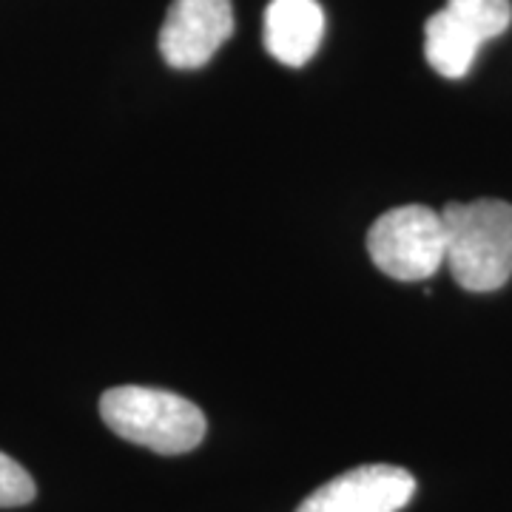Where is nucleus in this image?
I'll return each mask as SVG.
<instances>
[{
	"label": "nucleus",
	"instance_id": "1",
	"mask_svg": "<svg viewBox=\"0 0 512 512\" xmlns=\"http://www.w3.org/2000/svg\"><path fill=\"white\" fill-rule=\"evenodd\" d=\"M444 265L464 291L490 293L512 276V205L504 200L450 202L441 211Z\"/></svg>",
	"mask_w": 512,
	"mask_h": 512
},
{
	"label": "nucleus",
	"instance_id": "2",
	"mask_svg": "<svg viewBox=\"0 0 512 512\" xmlns=\"http://www.w3.org/2000/svg\"><path fill=\"white\" fill-rule=\"evenodd\" d=\"M100 416L120 439L163 456H180L205 439V416L194 402L177 393L123 384L100 399Z\"/></svg>",
	"mask_w": 512,
	"mask_h": 512
},
{
	"label": "nucleus",
	"instance_id": "3",
	"mask_svg": "<svg viewBox=\"0 0 512 512\" xmlns=\"http://www.w3.org/2000/svg\"><path fill=\"white\" fill-rule=\"evenodd\" d=\"M367 251L382 274L419 282L439 271L447 254L444 222L427 205H402L382 214L367 234Z\"/></svg>",
	"mask_w": 512,
	"mask_h": 512
},
{
	"label": "nucleus",
	"instance_id": "4",
	"mask_svg": "<svg viewBox=\"0 0 512 512\" xmlns=\"http://www.w3.org/2000/svg\"><path fill=\"white\" fill-rule=\"evenodd\" d=\"M231 35V0H174L160 29V52L171 69H200Z\"/></svg>",
	"mask_w": 512,
	"mask_h": 512
},
{
	"label": "nucleus",
	"instance_id": "5",
	"mask_svg": "<svg viewBox=\"0 0 512 512\" xmlns=\"http://www.w3.org/2000/svg\"><path fill=\"white\" fill-rule=\"evenodd\" d=\"M416 493V478L393 464H365L330 478L296 512H399Z\"/></svg>",
	"mask_w": 512,
	"mask_h": 512
},
{
	"label": "nucleus",
	"instance_id": "6",
	"mask_svg": "<svg viewBox=\"0 0 512 512\" xmlns=\"http://www.w3.org/2000/svg\"><path fill=\"white\" fill-rule=\"evenodd\" d=\"M325 32V12L316 0H271L265 9V49L285 66H305Z\"/></svg>",
	"mask_w": 512,
	"mask_h": 512
},
{
	"label": "nucleus",
	"instance_id": "7",
	"mask_svg": "<svg viewBox=\"0 0 512 512\" xmlns=\"http://www.w3.org/2000/svg\"><path fill=\"white\" fill-rule=\"evenodd\" d=\"M478 49H481V40L447 9L430 15V20L424 23V57L441 77H450V80L464 77L470 72Z\"/></svg>",
	"mask_w": 512,
	"mask_h": 512
},
{
	"label": "nucleus",
	"instance_id": "8",
	"mask_svg": "<svg viewBox=\"0 0 512 512\" xmlns=\"http://www.w3.org/2000/svg\"><path fill=\"white\" fill-rule=\"evenodd\" d=\"M444 9L456 20H461L481 43L504 35L512 23L510 0H447Z\"/></svg>",
	"mask_w": 512,
	"mask_h": 512
},
{
	"label": "nucleus",
	"instance_id": "9",
	"mask_svg": "<svg viewBox=\"0 0 512 512\" xmlns=\"http://www.w3.org/2000/svg\"><path fill=\"white\" fill-rule=\"evenodd\" d=\"M35 478L20 467L15 458L0 453V510L23 507L35 498Z\"/></svg>",
	"mask_w": 512,
	"mask_h": 512
}]
</instances>
